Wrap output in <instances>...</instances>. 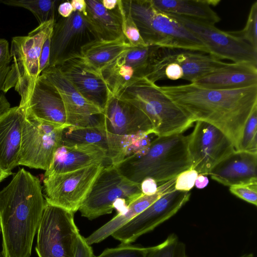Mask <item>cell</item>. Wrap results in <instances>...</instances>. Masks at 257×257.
<instances>
[{"instance_id": "cell-1", "label": "cell", "mask_w": 257, "mask_h": 257, "mask_svg": "<svg viewBox=\"0 0 257 257\" xmlns=\"http://www.w3.org/2000/svg\"><path fill=\"white\" fill-rule=\"evenodd\" d=\"M159 87L194 122L203 121L222 131L235 150L244 125L257 106V85L230 90L207 88L193 83Z\"/></svg>"}, {"instance_id": "cell-2", "label": "cell", "mask_w": 257, "mask_h": 257, "mask_svg": "<svg viewBox=\"0 0 257 257\" xmlns=\"http://www.w3.org/2000/svg\"><path fill=\"white\" fill-rule=\"evenodd\" d=\"M39 179L24 168L0 191L3 257H30L45 205Z\"/></svg>"}, {"instance_id": "cell-3", "label": "cell", "mask_w": 257, "mask_h": 257, "mask_svg": "<svg viewBox=\"0 0 257 257\" xmlns=\"http://www.w3.org/2000/svg\"><path fill=\"white\" fill-rule=\"evenodd\" d=\"M188 140V136L183 133L157 136L146 153L128 156L114 166L134 183L141 184L150 178L161 184L191 168Z\"/></svg>"}, {"instance_id": "cell-4", "label": "cell", "mask_w": 257, "mask_h": 257, "mask_svg": "<svg viewBox=\"0 0 257 257\" xmlns=\"http://www.w3.org/2000/svg\"><path fill=\"white\" fill-rule=\"evenodd\" d=\"M116 96L131 102L145 113L153 125L154 134L158 137L183 133L194 122L161 91L159 86L146 77L128 84Z\"/></svg>"}, {"instance_id": "cell-5", "label": "cell", "mask_w": 257, "mask_h": 257, "mask_svg": "<svg viewBox=\"0 0 257 257\" xmlns=\"http://www.w3.org/2000/svg\"><path fill=\"white\" fill-rule=\"evenodd\" d=\"M132 17L147 46L178 48L209 54L206 46L151 0L128 1Z\"/></svg>"}, {"instance_id": "cell-6", "label": "cell", "mask_w": 257, "mask_h": 257, "mask_svg": "<svg viewBox=\"0 0 257 257\" xmlns=\"http://www.w3.org/2000/svg\"><path fill=\"white\" fill-rule=\"evenodd\" d=\"M55 20H52L31 31L26 36L12 38L10 54L13 63L10 66L2 92L14 87L21 96L20 107L29 101L36 82L40 75L39 60L43 44L53 31Z\"/></svg>"}, {"instance_id": "cell-7", "label": "cell", "mask_w": 257, "mask_h": 257, "mask_svg": "<svg viewBox=\"0 0 257 257\" xmlns=\"http://www.w3.org/2000/svg\"><path fill=\"white\" fill-rule=\"evenodd\" d=\"M230 64L208 53L157 46L145 77L155 83L165 79H184L193 83L197 79Z\"/></svg>"}, {"instance_id": "cell-8", "label": "cell", "mask_w": 257, "mask_h": 257, "mask_svg": "<svg viewBox=\"0 0 257 257\" xmlns=\"http://www.w3.org/2000/svg\"><path fill=\"white\" fill-rule=\"evenodd\" d=\"M142 194L140 184L128 180L114 165H106L78 210L82 216L93 220L111 213L118 203L126 207Z\"/></svg>"}, {"instance_id": "cell-9", "label": "cell", "mask_w": 257, "mask_h": 257, "mask_svg": "<svg viewBox=\"0 0 257 257\" xmlns=\"http://www.w3.org/2000/svg\"><path fill=\"white\" fill-rule=\"evenodd\" d=\"M37 229L36 251L39 257H74L80 234L74 213L45 200Z\"/></svg>"}, {"instance_id": "cell-10", "label": "cell", "mask_w": 257, "mask_h": 257, "mask_svg": "<svg viewBox=\"0 0 257 257\" xmlns=\"http://www.w3.org/2000/svg\"><path fill=\"white\" fill-rule=\"evenodd\" d=\"M69 126L67 124L55 125L25 117L19 165L47 171L56 151L62 144L63 131Z\"/></svg>"}, {"instance_id": "cell-11", "label": "cell", "mask_w": 257, "mask_h": 257, "mask_svg": "<svg viewBox=\"0 0 257 257\" xmlns=\"http://www.w3.org/2000/svg\"><path fill=\"white\" fill-rule=\"evenodd\" d=\"M183 26L208 48L209 54L235 63L257 66V51L230 32L221 31L214 25L176 15L167 14Z\"/></svg>"}, {"instance_id": "cell-12", "label": "cell", "mask_w": 257, "mask_h": 257, "mask_svg": "<svg viewBox=\"0 0 257 257\" xmlns=\"http://www.w3.org/2000/svg\"><path fill=\"white\" fill-rule=\"evenodd\" d=\"M105 165L99 163L69 172L45 177L43 184L45 200L76 212Z\"/></svg>"}, {"instance_id": "cell-13", "label": "cell", "mask_w": 257, "mask_h": 257, "mask_svg": "<svg viewBox=\"0 0 257 257\" xmlns=\"http://www.w3.org/2000/svg\"><path fill=\"white\" fill-rule=\"evenodd\" d=\"M188 136V150L191 169L209 175L211 169L235 150L227 136L214 125L197 121Z\"/></svg>"}, {"instance_id": "cell-14", "label": "cell", "mask_w": 257, "mask_h": 257, "mask_svg": "<svg viewBox=\"0 0 257 257\" xmlns=\"http://www.w3.org/2000/svg\"><path fill=\"white\" fill-rule=\"evenodd\" d=\"M190 191H167L111 236L121 244H130L173 217L188 201Z\"/></svg>"}, {"instance_id": "cell-15", "label": "cell", "mask_w": 257, "mask_h": 257, "mask_svg": "<svg viewBox=\"0 0 257 257\" xmlns=\"http://www.w3.org/2000/svg\"><path fill=\"white\" fill-rule=\"evenodd\" d=\"M40 76L59 93L64 105L66 124L75 127L103 126V111L84 98L58 66H49Z\"/></svg>"}, {"instance_id": "cell-16", "label": "cell", "mask_w": 257, "mask_h": 257, "mask_svg": "<svg viewBox=\"0 0 257 257\" xmlns=\"http://www.w3.org/2000/svg\"><path fill=\"white\" fill-rule=\"evenodd\" d=\"M96 39L82 14L73 12L68 18L58 15L51 40L49 66H57L78 55L85 44Z\"/></svg>"}, {"instance_id": "cell-17", "label": "cell", "mask_w": 257, "mask_h": 257, "mask_svg": "<svg viewBox=\"0 0 257 257\" xmlns=\"http://www.w3.org/2000/svg\"><path fill=\"white\" fill-rule=\"evenodd\" d=\"M156 46L132 47L112 61L101 72L112 95L145 77Z\"/></svg>"}, {"instance_id": "cell-18", "label": "cell", "mask_w": 257, "mask_h": 257, "mask_svg": "<svg viewBox=\"0 0 257 257\" xmlns=\"http://www.w3.org/2000/svg\"><path fill=\"white\" fill-rule=\"evenodd\" d=\"M103 127L113 134L131 136L154 134L153 125L141 109L110 94L102 113Z\"/></svg>"}, {"instance_id": "cell-19", "label": "cell", "mask_w": 257, "mask_h": 257, "mask_svg": "<svg viewBox=\"0 0 257 257\" xmlns=\"http://www.w3.org/2000/svg\"><path fill=\"white\" fill-rule=\"evenodd\" d=\"M148 136L140 134L124 136L108 132L103 126L65 128L62 135L63 144H91L104 149L111 164L116 165L127 157L128 152L139 139Z\"/></svg>"}, {"instance_id": "cell-20", "label": "cell", "mask_w": 257, "mask_h": 257, "mask_svg": "<svg viewBox=\"0 0 257 257\" xmlns=\"http://www.w3.org/2000/svg\"><path fill=\"white\" fill-rule=\"evenodd\" d=\"M79 54L57 66L84 98L103 112L111 92L101 74L86 64Z\"/></svg>"}, {"instance_id": "cell-21", "label": "cell", "mask_w": 257, "mask_h": 257, "mask_svg": "<svg viewBox=\"0 0 257 257\" xmlns=\"http://www.w3.org/2000/svg\"><path fill=\"white\" fill-rule=\"evenodd\" d=\"M22 109L26 117L55 125L66 124L64 105L59 93L40 76L29 101Z\"/></svg>"}, {"instance_id": "cell-22", "label": "cell", "mask_w": 257, "mask_h": 257, "mask_svg": "<svg viewBox=\"0 0 257 257\" xmlns=\"http://www.w3.org/2000/svg\"><path fill=\"white\" fill-rule=\"evenodd\" d=\"M111 163L107 152L91 144H63L56 151L44 177L69 172L94 164ZM106 165V164H105Z\"/></svg>"}, {"instance_id": "cell-23", "label": "cell", "mask_w": 257, "mask_h": 257, "mask_svg": "<svg viewBox=\"0 0 257 257\" xmlns=\"http://www.w3.org/2000/svg\"><path fill=\"white\" fill-rule=\"evenodd\" d=\"M25 113L19 106L0 115V169L11 175L19 165Z\"/></svg>"}, {"instance_id": "cell-24", "label": "cell", "mask_w": 257, "mask_h": 257, "mask_svg": "<svg viewBox=\"0 0 257 257\" xmlns=\"http://www.w3.org/2000/svg\"><path fill=\"white\" fill-rule=\"evenodd\" d=\"M257 154L234 151L210 171L211 178L225 186L257 182Z\"/></svg>"}, {"instance_id": "cell-25", "label": "cell", "mask_w": 257, "mask_h": 257, "mask_svg": "<svg viewBox=\"0 0 257 257\" xmlns=\"http://www.w3.org/2000/svg\"><path fill=\"white\" fill-rule=\"evenodd\" d=\"M193 83L213 89H240L257 85V66L249 63L230 64L198 79Z\"/></svg>"}, {"instance_id": "cell-26", "label": "cell", "mask_w": 257, "mask_h": 257, "mask_svg": "<svg viewBox=\"0 0 257 257\" xmlns=\"http://www.w3.org/2000/svg\"><path fill=\"white\" fill-rule=\"evenodd\" d=\"M176 177L165 182L158 186L157 192L152 195L142 194L130 203L122 211L94 231L86 238L89 245L97 243L111 235L114 232L128 223L143 212L162 195L174 188Z\"/></svg>"}, {"instance_id": "cell-27", "label": "cell", "mask_w": 257, "mask_h": 257, "mask_svg": "<svg viewBox=\"0 0 257 257\" xmlns=\"http://www.w3.org/2000/svg\"><path fill=\"white\" fill-rule=\"evenodd\" d=\"M87 15L84 17L96 39L112 41L124 36L118 6L112 11L106 9L101 0H87Z\"/></svg>"}, {"instance_id": "cell-28", "label": "cell", "mask_w": 257, "mask_h": 257, "mask_svg": "<svg viewBox=\"0 0 257 257\" xmlns=\"http://www.w3.org/2000/svg\"><path fill=\"white\" fill-rule=\"evenodd\" d=\"M219 0H151L153 6L166 14L176 15L214 25L221 21L211 8Z\"/></svg>"}, {"instance_id": "cell-29", "label": "cell", "mask_w": 257, "mask_h": 257, "mask_svg": "<svg viewBox=\"0 0 257 257\" xmlns=\"http://www.w3.org/2000/svg\"><path fill=\"white\" fill-rule=\"evenodd\" d=\"M132 47L124 36L112 41L95 39L81 48L79 56L89 67L101 74L112 61Z\"/></svg>"}, {"instance_id": "cell-30", "label": "cell", "mask_w": 257, "mask_h": 257, "mask_svg": "<svg viewBox=\"0 0 257 257\" xmlns=\"http://www.w3.org/2000/svg\"><path fill=\"white\" fill-rule=\"evenodd\" d=\"M59 2L55 0H1V3L6 5L29 10L34 15L39 25L52 20H56Z\"/></svg>"}, {"instance_id": "cell-31", "label": "cell", "mask_w": 257, "mask_h": 257, "mask_svg": "<svg viewBox=\"0 0 257 257\" xmlns=\"http://www.w3.org/2000/svg\"><path fill=\"white\" fill-rule=\"evenodd\" d=\"M186 246L175 233H171L162 243L146 247L145 257H185Z\"/></svg>"}, {"instance_id": "cell-32", "label": "cell", "mask_w": 257, "mask_h": 257, "mask_svg": "<svg viewBox=\"0 0 257 257\" xmlns=\"http://www.w3.org/2000/svg\"><path fill=\"white\" fill-rule=\"evenodd\" d=\"M118 6L121 17L123 34L128 42L133 47L147 46L132 17L128 1L119 0Z\"/></svg>"}, {"instance_id": "cell-33", "label": "cell", "mask_w": 257, "mask_h": 257, "mask_svg": "<svg viewBox=\"0 0 257 257\" xmlns=\"http://www.w3.org/2000/svg\"><path fill=\"white\" fill-rule=\"evenodd\" d=\"M257 106L248 117L235 151L257 154Z\"/></svg>"}, {"instance_id": "cell-34", "label": "cell", "mask_w": 257, "mask_h": 257, "mask_svg": "<svg viewBox=\"0 0 257 257\" xmlns=\"http://www.w3.org/2000/svg\"><path fill=\"white\" fill-rule=\"evenodd\" d=\"M240 38L257 51V1L251 5L246 25L239 31L230 32Z\"/></svg>"}, {"instance_id": "cell-35", "label": "cell", "mask_w": 257, "mask_h": 257, "mask_svg": "<svg viewBox=\"0 0 257 257\" xmlns=\"http://www.w3.org/2000/svg\"><path fill=\"white\" fill-rule=\"evenodd\" d=\"M120 244L114 247L107 248L96 257H145L146 247Z\"/></svg>"}, {"instance_id": "cell-36", "label": "cell", "mask_w": 257, "mask_h": 257, "mask_svg": "<svg viewBox=\"0 0 257 257\" xmlns=\"http://www.w3.org/2000/svg\"><path fill=\"white\" fill-rule=\"evenodd\" d=\"M229 191L241 199L257 205V182L232 185L229 187Z\"/></svg>"}, {"instance_id": "cell-37", "label": "cell", "mask_w": 257, "mask_h": 257, "mask_svg": "<svg viewBox=\"0 0 257 257\" xmlns=\"http://www.w3.org/2000/svg\"><path fill=\"white\" fill-rule=\"evenodd\" d=\"M12 58L9 42L4 39H0V93L10 68Z\"/></svg>"}, {"instance_id": "cell-38", "label": "cell", "mask_w": 257, "mask_h": 257, "mask_svg": "<svg viewBox=\"0 0 257 257\" xmlns=\"http://www.w3.org/2000/svg\"><path fill=\"white\" fill-rule=\"evenodd\" d=\"M198 175V172L191 168L181 173L176 177L175 190L190 191L194 186Z\"/></svg>"}, {"instance_id": "cell-39", "label": "cell", "mask_w": 257, "mask_h": 257, "mask_svg": "<svg viewBox=\"0 0 257 257\" xmlns=\"http://www.w3.org/2000/svg\"><path fill=\"white\" fill-rule=\"evenodd\" d=\"M74 257H94L92 248L80 234L78 235Z\"/></svg>"}, {"instance_id": "cell-40", "label": "cell", "mask_w": 257, "mask_h": 257, "mask_svg": "<svg viewBox=\"0 0 257 257\" xmlns=\"http://www.w3.org/2000/svg\"><path fill=\"white\" fill-rule=\"evenodd\" d=\"M51 36L52 34L47 37L42 48L39 60L40 74L44 70L49 66Z\"/></svg>"}, {"instance_id": "cell-41", "label": "cell", "mask_w": 257, "mask_h": 257, "mask_svg": "<svg viewBox=\"0 0 257 257\" xmlns=\"http://www.w3.org/2000/svg\"><path fill=\"white\" fill-rule=\"evenodd\" d=\"M158 184L153 179L148 178L144 180L141 183V188L143 194L152 195L158 191Z\"/></svg>"}, {"instance_id": "cell-42", "label": "cell", "mask_w": 257, "mask_h": 257, "mask_svg": "<svg viewBox=\"0 0 257 257\" xmlns=\"http://www.w3.org/2000/svg\"><path fill=\"white\" fill-rule=\"evenodd\" d=\"M57 12L58 15L64 18L69 17L73 12L72 6L70 2H64L59 4Z\"/></svg>"}, {"instance_id": "cell-43", "label": "cell", "mask_w": 257, "mask_h": 257, "mask_svg": "<svg viewBox=\"0 0 257 257\" xmlns=\"http://www.w3.org/2000/svg\"><path fill=\"white\" fill-rule=\"evenodd\" d=\"M70 2L72 6L73 12H78L84 17L86 16V4L85 0H72Z\"/></svg>"}, {"instance_id": "cell-44", "label": "cell", "mask_w": 257, "mask_h": 257, "mask_svg": "<svg viewBox=\"0 0 257 257\" xmlns=\"http://www.w3.org/2000/svg\"><path fill=\"white\" fill-rule=\"evenodd\" d=\"M209 183L208 178L201 174H198L195 181V186L198 189H202L206 187Z\"/></svg>"}, {"instance_id": "cell-45", "label": "cell", "mask_w": 257, "mask_h": 257, "mask_svg": "<svg viewBox=\"0 0 257 257\" xmlns=\"http://www.w3.org/2000/svg\"><path fill=\"white\" fill-rule=\"evenodd\" d=\"M10 107V104L4 93H0V115L7 111Z\"/></svg>"}, {"instance_id": "cell-46", "label": "cell", "mask_w": 257, "mask_h": 257, "mask_svg": "<svg viewBox=\"0 0 257 257\" xmlns=\"http://www.w3.org/2000/svg\"><path fill=\"white\" fill-rule=\"evenodd\" d=\"M119 0H101L103 7L107 10L112 11L115 10L118 5Z\"/></svg>"}, {"instance_id": "cell-47", "label": "cell", "mask_w": 257, "mask_h": 257, "mask_svg": "<svg viewBox=\"0 0 257 257\" xmlns=\"http://www.w3.org/2000/svg\"><path fill=\"white\" fill-rule=\"evenodd\" d=\"M239 257H254L253 254L251 253L244 254Z\"/></svg>"}, {"instance_id": "cell-48", "label": "cell", "mask_w": 257, "mask_h": 257, "mask_svg": "<svg viewBox=\"0 0 257 257\" xmlns=\"http://www.w3.org/2000/svg\"><path fill=\"white\" fill-rule=\"evenodd\" d=\"M0 257H3L2 252H0Z\"/></svg>"}, {"instance_id": "cell-49", "label": "cell", "mask_w": 257, "mask_h": 257, "mask_svg": "<svg viewBox=\"0 0 257 257\" xmlns=\"http://www.w3.org/2000/svg\"><path fill=\"white\" fill-rule=\"evenodd\" d=\"M0 3H1V0H0Z\"/></svg>"}, {"instance_id": "cell-50", "label": "cell", "mask_w": 257, "mask_h": 257, "mask_svg": "<svg viewBox=\"0 0 257 257\" xmlns=\"http://www.w3.org/2000/svg\"><path fill=\"white\" fill-rule=\"evenodd\" d=\"M185 257H187V256H185Z\"/></svg>"}, {"instance_id": "cell-51", "label": "cell", "mask_w": 257, "mask_h": 257, "mask_svg": "<svg viewBox=\"0 0 257 257\" xmlns=\"http://www.w3.org/2000/svg\"><path fill=\"white\" fill-rule=\"evenodd\" d=\"M0 232H1V230H0Z\"/></svg>"}]
</instances>
